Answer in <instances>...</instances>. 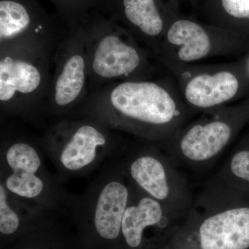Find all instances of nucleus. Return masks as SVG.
<instances>
[{
  "mask_svg": "<svg viewBox=\"0 0 249 249\" xmlns=\"http://www.w3.org/2000/svg\"><path fill=\"white\" fill-rule=\"evenodd\" d=\"M71 114L145 140L165 142L178 133L184 116L164 88L142 80L113 82L91 91Z\"/></svg>",
  "mask_w": 249,
  "mask_h": 249,
  "instance_id": "1",
  "label": "nucleus"
},
{
  "mask_svg": "<svg viewBox=\"0 0 249 249\" xmlns=\"http://www.w3.org/2000/svg\"><path fill=\"white\" fill-rule=\"evenodd\" d=\"M119 145L113 129L87 118L58 121L47 129L40 144L60 182L92 171L115 153Z\"/></svg>",
  "mask_w": 249,
  "mask_h": 249,
  "instance_id": "2",
  "label": "nucleus"
},
{
  "mask_svg": "<svg viewBox=\"0 0 249 249\" xmlns=\"http://www.w3.org/2000/svg\"><path fill=\"white\" fill-rule=\"evenodd\" d=\"M42 149L24 136L1 134L0 183L19 199L49 211H62L70 196L47 170Z\"/></svg>",
  "mask_w": 249,
  "mask_h": 249,
  "instance_id": "3",
  "label": "nucleus"
},
{
  "mask_svg": "<svg viewBox=\"0 0 249 249\" xmlns=\"http://www.w3.org/2000/svg\"><path fill=\"white\" fill-rule=\"evenodd\" d=\"M84 30L90 92L116 80H138L146 68L145 55L110 18L91 11L78 21Z\"/></svg>",
  "mask_w": 249,
  "mask_h": 249,
  "instance_id": "4",
  "label": "nucleus"
},
{
  "mask_svg": "<svg viewBox=\"0 0 249 249\" xmlns=\"http://www.w3.org/2000/svg\"><path fill=\"white\" fill-rule=\"evenodd\" d=\"M188 215L200 249H249V193L211 181Z\"/></svg>",
  "mask_w": 249,
  "mask_h": 249,
  "instance_id": "5",
  "label": "nucleus"
},
{
  "mask_svg": "<svg viewBox=\"0 0 249 249\" xmlns=\"http://www.w3.org/2000/svg\"><path fill=\"white\" fill-rule=\"evenodd\" d=\"M52 55L40 51H0V107L3 114L32 120L46 111Z\"/></svg>",
  "mask_w": 249,
  "mask_h": 249,
  "instance_id": "6",
  "label": "nucleus"
},
{
  "mask_svg": "<svg viewBox=\"0 0 249 249\" xmlns=\"http://www.w3.org/2000/svg\"><path fill=\"white\" fill-rule=\"evenodd\" d=\"M54 53L46 111L54 116L73 112L89 92L88 57L84 30L79 22L66 26Z\"/></svg>",
  "mask_w": 249,
  "mask_h": 249,
  "instance_id": "7",
  "label": "nucleus"
},
{
  "mask_svg": "<svg viewBox=\"0 0 249 249\" xmlns=\"http://www.w3.org/2000/svg\"><path fill=\"white\" fill-rule=\"evenodd\" d=\"M134 188L122 163L109 165L81 196L70 197L67 208L89 219L103 240H115Z\"/></svg>",
  "mask_w": 249,
  "mask_h": 249,
  "instance_id": "8",
  "label": "nucleus"
},
{
  "mask_svg": "<svg viewBox=\"0 0 249 249\" xmlns=\"http://www.w3.org/2000/svg\"><path fill=\"white\" fill-rule=\"evenodd\" d=\"M121 163L130 181L142 193L181 217L190 212L193 205L191 190L169 156L155 147H142L129 153Z\"/></svg>",
  "mask_w": 249,
  "mask_h": 249,
  "instance_id": "9",
  "label": "nucleus"
},
{
  "mask_svg": "<svg viewBox=\"0 0 249 249\" xmlns=\"http://www.w3.org/2000/svg\"><path fill=\"white\" fill-rule=\"evenodd\" d=\"M248 114L223 112L178 132L167 144V152L175 164L201 170L213 164L232 142Z\"/></svg>",
  "mask_w": 249,
  "mask_h": 249,
  "instance_id": "10",
  "label": "nucleus"
},
{
  "mask_svg": "<svg viewBox=\"0 0 249 249\" xmlns=\"http://www.w3.org/2000/svg\"><path fill=\"white\" fill-rule=\"evenodd\" d=\"M61 35L37 0H0V51L53 54Z\"/></svg>",
  "mask_w": 249,
  "mask_h": 249,
  "instance_id": "11",
  "label": "nucleus"
},
{
  "mask_svg": "<svg viewBox=\"0 0 249 249\" xmlns=\"http://www.w3.org/2000/svg\"><path fill=\"white\" fill-rule=\"evenodd\" d=\"M181 217L164 204L142 193L134 186L133 193L123 218L121 234L126 245L137 249L142 245L145 232L150 228L170 225Z\"/></svg>",
  "mask_w": 249,
  "mask_h": 249,
  "instance_id": "12",
  "label": "nucleus"
},
{
  "mask_svg": "<svg viewBox=\"0 0 249 249\" xmlns=\"http://www.w3.org/2000/svg\"><path fill=\"white\" fill-rule=\"evenodd\" d=\"M102 11L110 14L114 22L126 23L148 40H155L163 31L156 0H105Z\"/></svg>",
  "mask_w": 249,
  "mask_h": 249,
  "instance_id": "13",
  "label": "nucleus"
},
{
  "mask_svg": "<svg viewBox=\"0 0 249 249\" xmlns=\"http://www.w3.org/2000/svg\"><path fill=\"white\" fill-rule=\"evenodd\" d=\"M238 88V80L231 72L204 73L194 77L188 82L185 89V97L193 107L211 109L232 99Z\"/></svg>",
  "mask_w": 249,
  "mask_h": 249,
  "instance_id": "14",
  "label": "nucleus"
},
{
  "mask_svg": "<svg viewBox=\"0 0 249 249\" xmlns=\"http://www.w3.org/2000/svg\"><path fill=\"white\" fill-rule=\"evenodd\" d=\"M172 45L179 47L178 57L184 62L204 58L211 50V40L206 31L199 24L189 20L174 23L167 34Z\"/></svg>",
  "mask_w": 249,
  "mask_h": 249,
  "instance_id": "15",
  "label": "nucleus"
},
{
  "mask_svg": "<svg viewBox=\"0 0 249 249\" xmlns=\"http://www.w3.org/2000/svg\"><path fill=\"white\" fill-rule=\"evenodd\" d=\"M213 181L249 193V137L234 149Z\"/></svg>",
  "mask_w": 249,
  "mask_h": 249,
  "instance_id": "16",
  "label": "nucleus"
},
{
  "mask_svg": "<svg viewBox=\"0 0 249 249\" xmlns=\"http://www.w3.org/2000/svg\"><path fill=\"white\" fill-rule=\"evenodd\" d=\"M44 209L19 199L6 189L4 185L0 183V232L4 235H13L20 227L22 219L25 214L37 213L46 210H41L30 214L36 210Z\"/></svg>",
  "mask_w": 249,
  "mask_h": 249,
  "instance_id": "17",
  "label": "nucleus"
},
{
  "mask_svg": "<svg viewBox=\"0 0 249 249\" xmlns=\"http://www.w3.org/2000/svg\"><path fill=\"white\" fill-rule=\"evenodd\" d=\"M65 25L76 23L93 11L102 10L105 0H50Z\"/></svg>",
  "mask_w": 249,
  "mask_h": 249,
  "instance_id": "18",
  "label": "nucleus"
},
{
  "mask_svg": "<svg viewBox=\"0 0 249 249\" xmlns=\"http://www.w3.org/2000/svg\"><path fill=\"white\" fill-rule=\"evenodd\" d=\"M226 12L234 18L249 19V0H222Z\"/></svg>",
  "mask_w": 249,
  "mask_h": 249,
  "instance_id": "19",
  "label": "nucleus"
}]
</instances>
